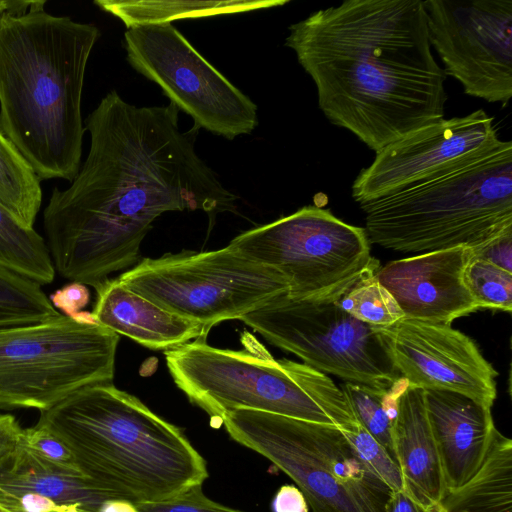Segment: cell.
Returning <instances> with one entry per match:
<instances>
[{"label": "cell", "instance_id": "6da1fadb", "mask_svg": "<svg viewBox=\"0 0 512 512\" xmlns=\"http://www.w3.org/2000/svg\"><path fill=\"white\" fill-rule=\"evenodd\" d=\"M90 147L75 178L43 211L46 244L62 277L96 288L141 261L153 222L169 211L235 212L237 196L198 156V129L179 109L137 107L111 90L84 122Z\"/></svg>", "mask_w": 512, "mask_h": 512}, {"label": "cell", "instance_id": "7a4b0ae2", "mask_svg": "<svg viewBox=\"0 0 512 512\" xmlns=\"http://www.w3.org/2000/svg\"><path fill=\"white\" fill-rule=\"evenodd\" d=\"M285 45L325 117L375 152L444 118L424 0H347L289 26Z\"/></svg>", "mask_w": 512, "mask_h": 512}, {"label": "cell", "instance_id": "3957f363", "mask_svg": "<svg viewBox=\"0 0 512 512\" xmlns=\"http://www.w3.org/2000/svg\"><path fill=\"white\" fill-rule=\"evenodd\" d=\"M99 29L32 9L0 17V130L41 180L81 166L82 94Z\"/></svg>", "mask_w": 512, "mask_h": 512}, {"label": "cell", "instance_id": "277c9868", "mask_svg": "<svg viewBox=\"0 0 512 512\" xmlns=\"http://www.w3.org/2000/svg\"><path fill=\"white\" fill-rule=\"evenodd\" d=\"M36 424L68 447L80 473L110 499L160 501L208 477L179 427L112 382L72 393L41 411Z\"/></svg>", "mask_w": 512, "mask_h": 512}, {"label": "cell", "instance_id": "5b68a950", "mask_svg": "<svg viewBox=\"0 0 512 512\" xmlns=\"http://www.w3.org/2000/svg\"><path fill=\"white\" fill-rule=\"evenodd\" d=\"M359 205L369 242L383 248L476 249L512 231V142L469 165Z\"/></svg>", "mask_w": 512, "mask_h": 512}, {"label": "cell", "instance_id": "8992f818", "mask_svg": "<svg viewBox=\"0 0 512 512\" xmlns=\"http://www.w3.org/2000/svg\"><path fill=\"white\" fill-rule=\"evenodd\" d=\"M200 337L165 351L169 373L189 401L211 418L233 410L269 412L348 430L359 422L339 386L305 364L265 352L208 345Z\"/></svg>", "mask_w": 512, "mask_h": 512}, {"label": "cell", "instance_id": "52a82bcc", "mask_svg": "<svg viewBox=\"0 0 512 512\" xmlns=\"http://www.w3.org/2000/svg\"><path fill=\"white\" fill-rule=\"evenodd\" d=\"M221 421L234 441L287 474L312 512H386L392 491L337 426L248 409Z\"/></svg>", "mask_w": 512, "mask_h": 512}, {"label": "cell", "instance_id": "ba28073f", "mask_svg": "<svg viewBox=\"0 0 512 512\" xmlns=\"http://www.w3.org/2000/svg\"><path fill=\"white\" fill-rule=\"evenodd\" d=\"M118 342L87 311L0 328V409L41 412L84 387L112 382Z\"/></svg>", "mask_w": 512, "mask_h": 512}, {"label": "cell", "instance_id": "9c48e42d", "mask_svg": "<svg viewBox=\"0 0 512 512\" xmlns=\"http://www.w3.org/2000/svg\"><path fill=\"white\" fill-rule=\"evenodd\" d=\"M118 280L158 306L200 324L206 334L218 323L240 320L289 291L279 271L229 246L144 258Z\"/></svg>", "mask_w": 512, "mask_h": 512}, {"label": "cell", "instance_id": "30bf717a", "mask_svg": "<svg viewBox=\"0 0 512 512\" xmlns=\"http://www.w3.org/2000/svg\"><path fill=\"white\" fill-rule=\"evenodd\" d=\"M228 246L279 271L288 282L287 295L296 300L337 302L366 272L380 267L364 228L317 206L247 230Z\"/></svg>", "mask_w": 512, "mask_h": 512}, {"label": "cell", "instance_id": "8fae6325", "mask_svg": "<svg viewBox=\"0 0 512 512\" xmlns=\"http://www.w3.org/2000/svg\"><path fill=\"white\" fill-rule=\"evenodd\" d=\"M240 320L303 364L344 382L388 390L398 379L374 327L337 302L296 300L285 294Z\"/></svg>", "mask_w": 512, "mask_h": 512}, {"label": "cell", "instance_id": "7c38bea8", "mask_svg": "<svg viewBox=\"0 0 512 512\" xmlns=\"http://www.w3.org/2000/svg\"><path fill=\"white\" fill-rule=\"evenodd\" d=\"M128 63L156 83L194 127L232 140L258 125L257 106L209 63L172 23L124 33Z\"/></svg>", "mask_w": 512, "mask_h": 512}, {"label": "cell", "instance_id": "4fadbf2b", "mask_svg": "<svg viewBox=\"0 0 512 512\" xmlns=\"http://www.w3.org/2000/svg\"><path fill=\"white\" fill-rule=\"evenodd\" d=\"M428 37L444 72L472 97L512 96V1L424 0Z\"/></svg>", "mask_w": 512, "mask_h": 512}, {"label": "cell", "instance_id": "5bb4252c", "mask_svg": "<svg viewBox=\"0 0 512 512\" xmlns=\"http://www.w3.org/2000/svg\"><path fill=\"white\" fill-rule=\"evenodd\" d=\"M483 109L441 119L387 145L352 184V197L366 203L492 155L501 140Z\"/></svg>", "mask_w": 512, "mask_h": 512}, {"label": "cell", "instance_id": "9a60e30c", "mask_svg": "<svg viewBox=\"0 0 512 512\" xmlns=\"http://www.w3.org/2000/svg\"><path fill=\"white\" fill-rule=\"evenodd\" d=\"M374 329L410 386L457 392L492 407L497 372L466 334L448 324L406 318Z\"/></svg>", "mask_w": 512, "mask_h": 512}, {"label": "cell", "instance_id": "2e32d148", "mask_svg": "<svg viewBox=\"0 0 512 512\" xmlns=\"http://www.w3.org/2000/svg\"><path fill=\"white\" fill-rule=\"evenodd\" d=\"M469 248L457 246L388 262L376 271L404 318L448 324L481 310L468 290Z\"/></svg>", "mask_w": 512, "mask_h": 512}, {"label": "cell", "instance_id": "e0dca14e", "mask_svg": "<svg viewBox=\"0 0 512 512\" xmlns=\"http://www.w3.org/2000/svg\"><path fill=\"white\" fill-rule=\"evenodd\" d=\"M424 402L446 492H453L466 484L486 459L497 431L491 408L447 390H424Z\"/></svg>", "mask_w": 512, "mask_h": 512}, {"label": "cell", "instance_id": "ac0fdd59", "mask_svg": "<svg viewBox=\"0 0 512 512\" xmlns=\"http://www.w3.org/2000/svg\"><path fill=\"white\" fill-rule=\"evenodd\" d=\"M94 289V320L146 348L168 351L207 336L200 324L158 306L118 278H109Z\"/></svg>", "mask_w": 512, "mask_h": 512}, {"label": "cell", "instance_id": "d6986e66", "mask_svg": "<svg viewBox=\"0 0 512 512\" xmlns=\"http://www.w3.org/2000/svg\"><path fill=\"white\" fill-rule=\"evenodd\" d=\"M392 437L405 490L433 510L447 493L445 478L426 413L424 390L407 381L396 399Z\"/></svg>", "mask_w": 512, "mask_h": 512}, {"label": "cell", "instance_id": "ffe728a7", "mask_svg": "<svg viewBox=\"0 0 512 512\" xmlns=\"http://www.w3.org/2000/svg\"><path fill=\"white\" fill-rule=\"evenodd\" d=\"M20 495L47 499L66 512H99L110 499L80 472L44 461L19 441L0 463V499Z\"/></svg>", "mask_w": 512, "mask_h": 512}, {"label": "cell", "instance_id": "44dd1931", "mask_svg": "<svg viewBox=\"0 0 512 512\" xmlns=\"http://www.w3.org/2000/svg\"><path fill=\"white\" fill-rule=\"evenodd\" d=\"M431 512H512V440L497 430L479 471Z\"/></svg>", "mask_w": 512, "mask_h": 512}, {"label": "cell", "instance_id": "7402d4cb", "mask_svg": "<svg viewBox=\"0 0 512 512\" xmlns=\"http://www.w3.org/2000/svg\"><path fill=\"white\" fill-rule=\"evenodd\" d=\"M288 2V0H96L94 4L119 18L129 29L141 25L172 23L178 19L213 17L274 8Z\"/></svg>", "mask_w": 512, "mask_h": 512}, {"label": "cell", "instance_id": "603a6c76", "mask_svg": "<svg viewBox=\"0 0 512 512\" xmlns=\"http://www.w3.org/2000/svg\"><path fill=\"white\" fill-rule=\"evenodd\" d=\"M0 265L40 285L53 282L56 274L45 239L18 223L1 204Z\"/></svg>", "mask_w": 512, "mask_h": 512}, {"label": "cell", "instance_id": "cb8c5ba5", "mask_svg": "<svg viewBox=\"0 0 512 512\" xmlns=\"http://www.w3.org/2000/svg\"><path fill=\"white\" fill-rule=\"evenodd\" d=\"M41 203L40 179L0 130V204L22 226L34 228Z\"/></svg>", "mask_w": 512, "mask_h": 512}, {"label": "cell", "instance_id": "d4e9b609", "mask_svg": "<svg viewBox=\"0 0 512 512\" xmlns=\"http://www.w3.org/2000/svg\"><path fill=\"white\" fill-rule=\"evenodd\" d=\"M59 315L39 283L0 265V328L43 322Z\"/></svg>", "mask_w": 512, "mask_h": 512}, {"label": "cell", "instance_id": "484cf974", "mask_svg": "<svg viewBox=\"0 0 512 512\" xmlns=\"http://www.w3.org/2000/svg\"><path fill=\"white\" fill-rule=\"evenodd\" d=\"M366 272L337 303L350 315L372 327H387L404 318L399 305L376 277Z\"/></svg>", "mask_w": 512, "mask_h": 512}, {"label": "cell", "instance_id": "4316f807", "mask_svg": "<svg viewBox=\"0 0 512 512\" xmlns=\"http://www.w3.org/2000/svg\"><path fill=\"white\" fill-rule=\"evenodd\" d=\"M464 280L480 309L510 313L512 310V273L474 256L464 268Z\"/></svg>", "mask_w": 512, "mask_h": 512}, {"label": "cell", "instance_id": "83f0119b", "mask_svg": "<svg viewBox=\"0 0 512 512\" xmlns=\"http://www.w3.org/2000/svg\"><path fill=\"white\" fill-rule=\"evenodd\" d=\"M339 387L348 399L358 422L396 461L392 437L393 420L385 408L388 390L355 382H344Z\"/></svg>", "mask_w": 512, "mask_h": 512}, {"label": "cell", "instance_id": "f1b7e54d", "mask_svg": "<svg viewBox=\"0 0 512 512\" xmlns=\"http://www.w3.org/2000/svg\"><path fill=\"white\" fill-rule=\"evenodd\" d=\"M361 461L379 477L391 491L405 490L400 467L386 448L372 437L360 423L342 430Z\"/></svg>", "mask_w": 512, "mask_h": 512}, {"label": "cell", "instance_id": "f546056e", "mask_svg": "<svg viewBox=\"0 0 512 512\" xmlns=\"http://www.w3.org/2000/svg\"><path fill=\"white\" fill-rule=\"evenodd\" d=\"M20 442L44 461L67 471L80 472L68 447L45 427L35 424L23 429Z\"/></svg>", "mask_w": 512, "mask_h": 512}, {"label": "cell", "instance_id": "4dcf8cb0", "mask_svg": "<svg viewBox=\"0 0 512 512\" xmlns=\"http://www.w3.org/2000/svg\"><path fill=\"white\" fill-rule=\"evenodd\" d=\"M201 486H194L176 496L136 505L138 512H243L209 499Z\"/></svg>", "mask_w": 512, "mask_h": 512}, {"label": "cell", "instance_id": "1f68e13d", "mask_svg": "<svg viewBox=\"0 0 512 512\" xmlns=\"http://www.w3.org/2000/svg\"><path fill=\"white\" fill-rule=\"evenodd\" d=\"M49 300L53 307L65 316H74L88 304L90 293L86 285L71 282L54 291Z\"/></svg>", "mask_w": 512, "mask_h": 512}, {"label": "cell", "instance_id": "d6a6232c", "mask_svg": "<svg viewBox=\"0 0 512 512\" xmlns=\"http://www.w3.org/2000/svg\"><path fill=\"white\" fill-rule=\"evenodd\" d=\"M469 250L474 256L512 273V231H508L476 249Z\"/></svg>", "mask_w": 512, "mask_h": 512}, {"label": "cell", "instance_id": "836d02e7", "mask_svg": "<svg viewBox=\"0 0 512 512\" xmlns=\"http://www.w3.org/2000/svg\"><path fill=\"white\" fill-rule=\"evenodd\" d=\"M273 512H309V506L297 486L283 485L272 501Z\"/></svg>", "mask_w": 512, "mask_h": 512}, {"label": "cell", "instance_id": "e575fe53", "mask_svg": "<svg viewBox=\"0 0 512 512\" xmlns=\"http://www.w3.org/2000/svg\"><path fill=\"white\" fill-rule=\"evenodd\" d=\"M23 428L14 416L0 413V463L14 450L20 441Z\"/></svg>", "mask_w": 512, "mask_h": 512}, {"label": "cell", "instance_id": "d590c367", "mask_svg": "<svg viewBox=\"0 0 512 512\" xmlns=\"http://www.w3.org/2000/svg\"><path fill=\"white\" fill-rule=\"evenodd\" d=\"M418 503L406 490L392 491L386 512H431Z\"/></svg>", "mask_w": 512, "mask_h": 512}, {"label": "cell", "instance_id": "8d00e7d4", "mask_svg": "<svg viewBox=\"0 0 512 512\" xmlns=\"http://www.w3.org/2000/svg\"><path fill=\"white\" fill-rule=\"evenodd\" d=\"M46 1L0 0V17L4 14H22L44 8Z\"/></svg>", "mask_w": 512, "mask_h": 512}, {"label": "cell", "instance_id": "74e56055", "mask_svg": "<svg viewBox=\"0 0 512 512\" xmlns=\"http://www.w3.org/2000/svg\"><path fill=\"white\" fill-rule=\"evenodd\" d=\"M99 512H138L135 504L122 499L106 500Z\"/></svg>", "mask_w": 512, "mask_h": 512}, {"label": "cell", "instance_id": "f35d334b", "mask_svg": "<svg viewBox=\"0 0 512 512\" xmlns=\"http://www.w3.org/2000/svg\"><path fill=\"white\" fill-rule=\"evenodd\" d=\"M0 512H8V511H6V510H4V509L0 508Z\"/></svg>", "mask_w": 512, "mask_h": 512}]
</instances>
